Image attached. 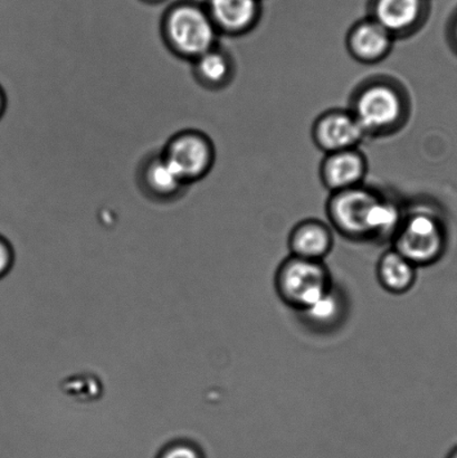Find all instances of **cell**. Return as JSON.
<instances>
[{
    "instance_id": "cell-19",
    "label": "cell",
    "mask_w": 457,
    "mask_h": 458,
    "mask_svg": "<svg viewBox=\"0 0 457 458\" xmlns=\"http://www.w3.org/2000/svg\"><path fill=\"white\" fill-rule=\"evenodd\" d=\"M8 106V98L6 91L3 88V85L0 84V120L4 118V114H6Z\"/></svg>"
},
{
    "instance_id": "cell-4",
    "label": "cell",
    "mask_w": 457,
    "mask_h": 458,
    "mask_svg": "<svg viewBox=\"0 0 457 458\" xmlns=\"http://www.w3.org/2000/svg\"><path fill=\"white\" fill-rule=\"evenodd\" d=\"M275 282L282 302L297 312L315 303L334 285L324 262L292 255L280 264Z\"/></svg>"
},
{
    "instance_id": "cell-13",
    "label": "cell",
    "mask_w": 457,
    "mask_h": 458,
    "mask_svg": "<svg viewBox=\"0 0 457 458\" xmlns=\"http://www.w3.org/2000/svg\"><path fill=\"white\" fill-rule=\"evenodd\" d=\"M334 231L320 219L309 218L300 222L289 235L291 255L324 262L334 249Z\"/></svg>"
},
{
    "instance_id": "cell-9",
    "label": "cell",
    "mask_w": 457,
    "mask_h": 458,
    "mask_svg": "<svg viewBox=\"0 0 457 458\" xmlns=\"http://www.w3.org/2000/svg\"><path fill=\"white\" fill-rule=\"evenodd\" d=\"M427 16V0H374L369 17L397 40L418 33Z\"/></svg>"
},
{
    "instance_id": "cell-5",
    "label": "cell",
    "mask_w": 457,
    "mask_h": 458,
    "mask_svg": "<svg viewBox=\"0 0 457 458\" xmlns=\"http://www.w3.org/2000/svg\"><path fill=\"white\" fill-rule=\"evenodd\" d=\"M382 194V191L366 183L331 192L326 206L331 228L347 240L369 241L371 215Z\"/></svg>"
},
{
    "instance_id": "cell-22",
    "label": "cell",
    "mask_w": 457,
    "mask_h": 458,
    "mask_svg": "<svg viewBox=\"0 0 457 458\" xmlns=\"http://www.w3.org/2000/svg\"><path fill=\"white\" fill-rule=\"evenodd\" d=\"M446 458H457V446L450 452V454Z\"/></svg>"
},
{
    "instance_id": "cell-20",
    "label": "cell",
    "mask_w": 457,
    "mask_h": 458,
    "mask_svg": "<svg viewBox=\"0 0 457 458\" xmlns=\"http://www.w3.org/2000/svg\"><path fill=\"white\" fill-rule=\"evenodd\" d=\"M452 40H453V43L457 48V18L453 25V29H452Z\"/></svg>"
},
{
    "instance_id": "cell-2",
    "label": "cell",
    "mask_w": 457,
    "mask_h": 458,
    "mask_svg": "<svg viewBox=\"0 0 457 458\" xmlns=\"http://www.w3.org/2000/svg\"><path fill=\"white\" fill-rule=\"evenodd\" d=\"M219 33L205 4L178 0L160 20V38L173 56L192 62L219 44Z\"/></svg>"
},
{
    "instance_id": "cell-11",
    "label": "cell",
    "mask_w": 457,
    "mask_h": 458,
    "mask_svg": "<svg viewBox=\"0 0 457 458\" xmlns=\"http://www.w3.org/2000/svg\"><path fill=\"white\" fill-rule=\"evenodd\" d=\"M396 39L371 17L357 21L346 35L349 55L360 64L375 65L386 60Z\"/></svg>"
},
{
    "instance_id": "cell-7",
    "label": "cell",
    "mask_w": 457,
    "mask_h": 458,
    "mask_svg": "<svg viewBox=\"0 0 457 458\" xmlns=\"http://www.w3.org/2000/svg\"><path fill=\"white\" fill-rule=\"evenodd\" d=\"M139 191L156 204H172L185 196L188 188L165 159L161 151L151 152L139 164L136 173Z\"/></svg>"
},
{
    "instance_id": "cell-18",
    "label": "cell",
    "mask_w": 457,
    "mask_h": 458,
    "mask_svg": "<svg viewBox=\"0 0 457 458\" xmlns=\"http://www.w3.org/2000/svg\"><path fill=\"white\" fill-rule=\"evenodd\" d=\"M15 263V250L12 242L0 233V280L6 277Z\"/></svg>"
},
{
    "instance_id": "cell-1",
    "label": "cell",
    "mask_w": 457,
    "mask_h": 458,
    "mask_svg": "<svg viewBox=\"0 0 457 458\" xmlns=\"http://www.w3.org/2000/svg\"><path fill=\"white\" fill-rule=\"evenodd\" d=\"M349 110L367 137H388L405 127L410 115V98L396 80L375 76L353 91Z\"/></svg>"
},
{
    "instance_id": "cell-17",
    "label": "cell",
    "mask_w": 457,
    "mask_h": 458,
    "mask_svg": "<svg viewBox=\"0 0 457 458\" xmlns=\"http://www.w3.org/2000/svg\"><path fill=\"white\" fill-rule=\"evenodd\" d=\"M156 458H206L203 448L191 439L179 438L165 444Z\"/></svg>"
},
{
    "instance_id": "cell-6",
    "label": "cell",
    "mask_w": 457,
    "mask_h": 458,
    "mask_svg": "<svg viewBox=\"0 0 457 458\" xmlns=\"http://www.w3.org/2000/svg\"><path fill=\"white\" fill-rule=\"evenodd\" d=\"M186 185L203 181L216 163V147L207 133L185 129L168 139L160 150Z\"/></svg>"
},
{
    "instance_id": "cell-10",
    "label": "cell",
    "mask_w": 457,
    "mask_h": 458,
    "mask_svg": "<svg viewBox=\"0 0 457 458\" xmlns=\"http://www.w3.org/2000/svg\"><path fill=\"white\" fill-rule=\"evenodd\" d=\"M368 160L360 148L326 154L319 168V177L326 191L337 192L365 183Z\"/></svg>"
},
{
    "instance_id": "cell-8",
    "label": "cell",
    "mask_w": 457,
    "mask_h": 458,
    "mask_svg": "<svg viewBox=\"0 0 457 458\" xmlns=\"http://www.w3.org/2000/svg\"><path fill=\"white\" fill-rule=\"evenodd\" d=\"M311 137L325 155L360 148L367 138L349 109H331L321 114L312 124Z\"/></svg>"
},
{
    "instance_id": "cell-15",
    "label": "cell",
    "mask_w": 457,
    "mask_h": 458,
    "mask_svg": "<svg viewBox=\"0 0 457 458\" xmlns=\"http://www.w3.org/2000/svg\"><path fill=\"white\" fill-rule=\"evenodd\" d=\"M347 300L334 284L315 303L299 311V317L309 329L330 332L342 325L347 314Z\"/></svg>"
},
{
    "instance_id": "cell-3",
    "label": "cell",
    "mask_w": 457,
    "mask_h": 458,
    "mask_svg": "<svg viewBox=\"0 0 457 458\" xmlns=\"http://www.w3.org/2000/svg\"><path fill=\"white\" fill-rule=\"evenodd\" d=\"M393 249L416 267L441 260L449 246V233L442 215L427 204L405 208L400 228L393 237Z\"/></svg>"
},
{
    "instance_id": "cell-12",
    "label": "cell",
    "mask_w": 457,
    "mask_h": 458,
    "mask_svg": "<svg viewBox=\"0 0 457 458\" xmlns=\"http://www.w3.org/2000/svg\"><path fill=\"white\" fill-rule=\"evenodd\" d=\"M204 4L219 35L230 38L249 34L261 17L258 0H206Z\"/></svg>"
},
{
    "instance_id": "cell-16",
    "label": "cell",
    "mask_w": 457,
    "mask_h": 458,
    "mask_svg": "<svg viewBox=\"0 0 457 458\" xmlns=\"http://www.w3.org/2000/svg\"><path fill=\"white\" fill-rule=\"evenodd\" d=\"M418 268L410 260L391 249L379 259L376 273L384 290L400 295L413 289L418 278Z\"/></svg>"
},
{
    "instance_id": "cell-14",
    "label": "cell",
    "mask_w": 457,
    "mask_h": 458,
    "mask_svg": "<svg viewBox=\"0 0 457 458\" xmlns=\"http://www.w3.org/2000/svg\"><path fill=\"white\" fill-rule=\"evenodd\" d=\"M190 64L196 83L207 91H222L235 79L234 57L221 44L201 54Z\"/></svg>"
},
{
    "instance_id": "cell-21",
    "label": "cell",
    "mask_w": 457,
    "mask_h": 458,
    "mask_svg": "<svg viewBox=\"0 0 457 458\" xmlns=\"http://www.w3.org/2000/svg\"><path fill=\"white\" fill-rule=\"evenodd\" d=\"M140 2L147 4H159L167 2V0H140Z\"/></svg>"
}]
</instances>
